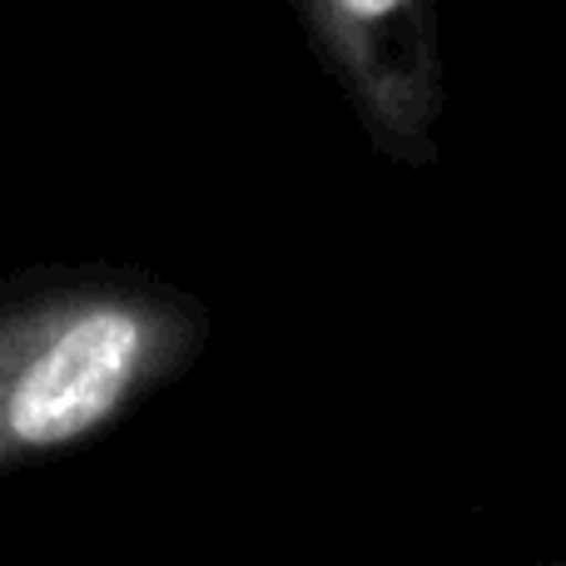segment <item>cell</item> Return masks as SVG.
Listing matches in <instances>:
<instances>
[{
	"instance_id": "2",
	"label": "cell",
	"mask_w": 566,
	"mask_h": 566,
	"mask_svg": "<svg viewBox=\"0 0 566 566\" xmlns=\"http://www.w3.org/2000/svg\"><path fill=\"white\" fill-rule=\"evenodd\" d=\"M363 145L412 175L442 165V0H283Z\"/></svg>"
},
{
	"instance_id": "3",
	"label": "cell",
	"mask_w": 566,
	"mask_h": 566,
	"mask_svg": "<svg viewBox=\"0 0 566 566\" xmlns=\"http://www.w3.org/2000/svg\"><path fill=\"white\" fill-rule=\"evenodd\" d=\"M532 566H566V557H557V562H532Z\"/></svg>"
},
{
	"instance_id": "1",
	"label": "cell",
	"mask_w": 566,
	"mask_h": 566,
	"mask_svg": "<svg viewBox=\"0 0 566 566\" xmlns=\"http://www.w3.org/2000/svg\"><path fill=\"white\" fill-rule=\"evenodd\" d=\"M209 338V298L145 264L55 259L0 274V482L115 432Z\"/></svg>"
}]
</instances>
